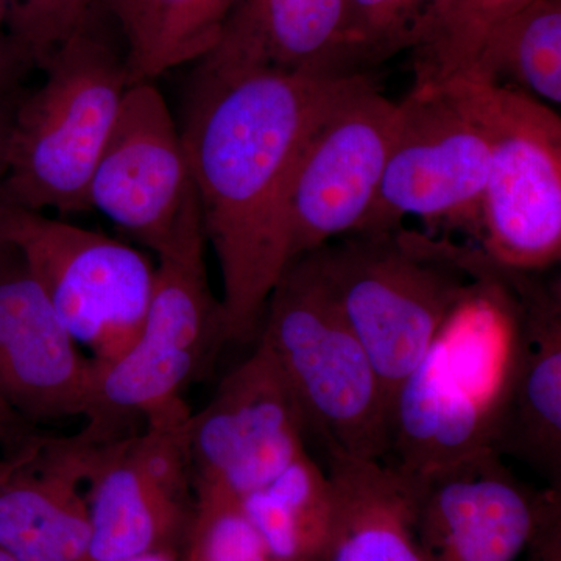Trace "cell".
Here are the masks:
<instances>
[{
    "mask_svg": "<svg viewBox=\"0 0 561 561\" xmlns=\"http://www.w3.org/2000/svg\"><path fill=\"white\" fill-rule=\"evenodd\" d=\"M368 77L195 68L180 131L206 243L219 262L228 342L256 341L268 295L289 264L287 184L302 144Z\"/></svg>",
    "mask_w": 561,
    "mask_h": 561,
    "instance_id": "obj_1",
    "label": "cell"
},
{
    "mask_svg": "<svg viewBox=\"0 0 561 561\" xmlns=\"http://www.w3.org/2000/svg\"><path fill=\"white\" fill-rule=\"evenodd\" d=\"M108 10L90 3L41 44L31 61L43 84L14 111L0 203L58 213L88 209V186L122 99L131 84L124 33Z\"/></svg>",
    "mask_w": 561,
    "mask_h": 561,
    "instance_id": "obj_2",
    "label": "cell"
},
{
    "mask_svg": "<svg viewBox=\"0 0 561 561\" xmlns=\"http://www.w3.org/2000/svg\"><path fill=\"white\" fill-rule=\"evenodd\" d=\"M312 254L367 351L391 411L401 383L476 290L459 245L400 227L343 236Z\"/></svg>",
    "mask_w": 561,
    "mask_h": 561,
    "instance_id": "obj_3",
    "label": "cell"
},
{
    "mask_svg": "<svg viewBox=\"0 0 561 561\" xmlns=\"http://www.w3.org/2000/svg\"><path fill=\"white\" fill-rule=\"evenodd\" d=\"M256 342L289 382L308 434L327 451L382 461L390 405L367 351L312 253L290 262L268 295Z\"/></svg>",
    "mask_w": 561,
    "mask_h": 561,
    "instance_id": "obj_4",
    "label": "cell"
},
{
    "mask_svg": "<svg viewBox=\"0 0 561 561\" xmlns=\"http://www.w3.org/2000/svg\"><path fill=\"white\" fill-rule=\"evenodd\" d=\"M201 208L157 256L153 291L138 337L95 368L87 426L91 437H119L150 413L183 401V391L228 343L224 305L206 264Z\"/></svg>",
    "mask_w": 561,
    "mask_h": 561,
    "instance_id": "obj_5",
    "label": "cell"
},
{
    "mask_svg": "<svg viewBox=\"0 0 561 561\" xmlns=\"http://www.w3.org/2000/svg\"><path fill=\"white\" fill-rule=\"evenodd\" d=\"M445 81L489 140L479 249L505 267L549 271L561 257L559 114L513 88L465 77Z\"/></svg>",
    "mask_w": 561,
    "mask_h": 561,
    "instance_id": "obj_6",
    "label": "cell"
},
{
    "mask_svg": "<svg viewBox=\"0 0 561 561\" xmlns=\"http://www.w3.org/2000/svg\"><path fill=\"white\" fill-rule=\"evenodd\" d=\"M0 241L20 254L51 309L95 368L138 337L157 262L102 232L0 203Z\"/></svg>",
    "mask_w": 561,
    "mask_h": 561,
    "instance_id": "obj_7",
    "label": "cell"
},
{
    "mask_svg": "<svg viewBox=\"0 0 561 561\" xmlns=\"http://www.w3.org/2000/svg\"><path fill=\"white\" fill-rule=\"evenodd\" d=\"M190 416L186 402L179 401L147 415L139 432L95 440L81 431L90 561L172 552L176 542L187 541L195 513Z\"/></svg>",
    "mask_w": 561,
    "mask_h": 561,
    "instance_id": "obj_8",
    "label": "cell"
},
{
    "mask_svg": "<svg viewBox=\"0 0 561 561\" xmlns=\"http://www.w3.org/2000/svg\"><path fill=\"white\" fill-rule=\"evenodd\" d=\"M505 348L478 324L451 320L401 383L382 463L404 478L491 449L505 379Z\"/></svg>",
    "mask_w": 561,
    "mask_h": 561,
    "instance_id": "obj_9",
    "label": "cell"
},
{
    "mask_svg": "<svg viewBox=\"0 0 561 561\" xmlns=\"http://www.w3.org/2000/svg\"><path fill=\"white\" fill-rule=\"evenodd\" d=\"M489 169V140L451 84H415L398 102L381 183L356 232L394 230L420 217L479 239Z\"/></svg>",
    "mask_w": 561,
    "mask_h": 561,
    "instance_id": "obj_10",
    "label": "cell"
},
{
    "mask_svg": "<svg viewBox=\"0 0 561 561\" xmlns=\"http://www.w3.org/2000/svg\"><path fill=\"white\" fill-rule=\"evenodd\" d=\"M397 124L398 102L386 98L371 76L317 122L287 184L289 264L359 230L381 183Z\"/></svg>",
    "mask_w": 561,
    "mask_h": 561,
    "instance_id": "obj_11",
    "label": "cell"
},
{
    "mask_svg": "<svg viewBox=\"0 0 561 561\" xmlns=\"http://www.w3.org/2000/svg\"><path fill=\"white\" fill-rule=\"evenodd\" d=\"M95 367L70 337L18 251L0 241V448L20 451L43 424L90 413Z\"/></svg>",
    "mask_w": 561,
    "mask_h": 561,
    "instance_id": "obj_12",
    "label": "cell"
},
{
    "mask_svg": "<svg viewBox=\"0 0 561 561\" xmlns=\"http://www.w3.org/2000/svg\"><path fill=\"white\" fill-rule=\"evenodd\" d=\"M305 415L271 351L256 348L228 373L186 424L195 490L242 500L306 453Z\"/></svg>",
    "mask_w": 561,
    "mask_h": 561,
    "instance_id": "obj_13",
    "label": "cell"
},
{
    "mask_svg": "<svg viewBox=\"0 0 561 561\" xmlns=\"http://www.w3.org/2000/svg\"><path fill=\"white\" fill-rule=\"evenodd\" d=\"M87 202L157 256L201 208L180 125L153 81L125 92Z\"/></svg>",
    "mask_w": 561,
    "mask_h": 561,
    "instance_id": "obj_14",
    "label": "cell"
},
{
    "mask_svg": "<svg viewBox=\"0 0 561 561\" xmlns=\"http://www.w3.org/2000/svg\"><path fill=\"white\" fill-rule=\"evenodd\" d=\"M405 479L427 561H516L537 530L548 496V489L519 481L493 449Z\"/></svg>",
    "mask_w": 561,
    "mask_h": 561,
    "instance_id": "obj_15",
    "label": "cell"
},
{
    "mask_svg": "<svg viewBox=\"0 0 561 561\" xmlns=\"http://www.w3.org/2000/svg\"><path fill=\"white\" fill-rule=\"evenodd\" d=\"M512 312V351L491 449L561 489V286L548 271L494 262Z\"/></svg>",
    "mask_w": 561,
    "mask_h": 561,
    "instance_id": "obj_16",
    "label": "cell"
},
{
    "mask_svg": "<svg viewBox=\"0 0 561 561\" xmlns=\"http://www.w3.org/2000/svg\"><path fill=\"white\" fill-rule=\"evenodd\" d=\"M83 435L0 457V549L14 561H90Z\"/></svg>",
    "mask_w": 561,
    "mask_h": 561,
    "instance_id": "obj_17",
    "label": "cell"
},
{
    "mask_svg": "<svg viewBox=\"0 0 561 561\" xmlns=\"http://www.w3.org/2000/svg\"><path fill=\"white\" fill-rule=\"evenodd\" d=\"M209 72L337 77L362 72L348 0H236L219 43L197 61Z\"/></svg>",
    "mask_w": 561,
    "mask_h": 561,
    "instance_id": "obj_18",
    "label": "cell"
},
{
    "mask_svg": "<svg viewBox=\"0 0 561 561\" xmlns=\"http://www.w3.org/2000/svg\"><path fill=\"white\" fill-rule=\"evenodd\" d=\"M327 453L335 504L321 561H427L411 482L381 461Z\"/></svg>",
    "mask_w": 561,
    "mask_h": 561,
    "instance_id": "obj_19",
    "label": "cell"
},
{
    "mask_svg": "<svg viewBox=\"0 0 561 561\" xmlns=\"http://www.w3.org/2000/svg\"><path fill=\"white\" fill-rule=\"evenodd\" d=\"M272 561H321L334 522V489L306 451L241 500Z\"/></svg>",
    "mask_w": 561,
    "mask_h": 561,
    "instance_id": "obj_20",
    "label": "cell"
},
{
    "mask_svg": "<svg viewBox=\"0 0 561 561\" xmlns=\"http://www.w3.org/2000/svg\"><path fill=\"white\" fill-rule=\"evenodd\" d=\"M465 79L561 103V0H531L483 39Z\"/></svg>",
    "mask_w": 561,
    "mask_h": 561,
    "instance_id": "obj_21",
    "label": "cell"
},
{
    "mask_svg": "<svg viewBox=\"0 0 561 561\" xmlns=\"http://www.w3.org/2000/svg\"><path fill=\"white\" fill-rule=\"evenodd\" d=\"M236 0H135L119 21L131 83L201 61L214 49Z\"/></svg>",
    "mask_w": 561,
    "mask_h": 561,
    "instance_id": "obj_22",
    "label": "cell"
},
{
    "mask_svg": "<svg viewBox=\"0 0 561 561\" xmlns=\"http://www.w3.org/2000/svg\"><path fill=\"white\" fill-rule=\"evenodd\" d=\"M459 0H348L351 43L362 72L435 38Z\"/></svg>",
    "mask_w": 561,
    "mask_h": 561,
    "instance_id": "obj_23",
    "label": "cell"
},
{
    "mask_svg": "<svg viewBox=\"0 0 561 561\" xmlns=\"http://www.w3.org/2000/svg\"><path fill=\"white\" fill-rule=\"evenodd\" d=\"M531 0H459L435 38L416 50L415 84L463 76L494 25Z\"/></svg>",
    "mask_w": 561,
    "mask_h": 561,
    "instance_id": "obj_24",
    "label": "cell"
},
{
    "mask_svg": "<svg viewBox=\"0 0 561 561\" xmlns=\"http://www.w3.org/2000/svg\"><path fill=\"white\" fill-rule=\"evenodd\" d=\"M190 561H272L241 500L219 490H195Z\"/></svg>",
    "mask_w": 561,
    "mask_h": 561,
    "instance_id": "obj_25",
    "label": "cell"
},
{
    "mask_svg": "<svg viewBox=\"0 0 561 561\" xmlns=\"http://www.w3.org/2000/svg\"><path fill=\"white\" fill-rule=\"evenodd\" d=\"M9 7V20L38 31H57L87 0H0Z\"/></svg>",
    "mask_w": 561,
    "mask_h": 561,
    "instance_id": "obj_26",
    "label": "cell"
},
{
    "mask_svg": "<svg viewBox=\"0 0 561 561\" xmlns=\"http://www.w3.org/2000/svg\"><path fill=\"white\" fill-rule=\"evenodd\" d=\"M27 65L31 60L21 44L10 33L0 32V90Z\"/></svg>",
    "mask_w": 561,
    "mask_h": 561,
    "instance_id": "obj_27",
    "label": "cell"
},
{
    "mask_svg": "<svg viewBox=\"0 0 561 561\" xmlns=\"http://www.w3.org/2000/svg\"><path fill=\"white\" fill-rule=\"evenodd\" d=\"M13 116L14 111L7 110V106L0 102V180H2L3 173H5Z\"/></svg>",
    "mask_w": 561,
    "mask_h": 561,
    "instance_id": "obj_28",
    "label": "cell"
},
{
    "mask_svg": "<svg viewBox=\"0 0 561 561\" xmlns=\"http://www.w3.org/2000/svg\"><path fill=\"white\" fill-rule=\"evenodd\" d=\"M91 3H98V5L103 7V9L108 10L114 18H116L117 22L125 16L128 9H130L131 3L135 0H90Z\"/></svg>",
    "mask_w": 561,
    "mask_h": 561,
    "instance_id": "obj_29",
    "label": "cell"
},
{
    "mask_svg": "<svg viewBox=\"0 0 561 561\" xmlns=\"http://www.w3.org/2000/svg\"><path fill=\"white\" fill-rule=\"evenodd\" d=\"M117 561H176L172 552H147L140 556L130 557V559Z\"/></svg>",
    "mask_w": 561,
    "mask_h": 561,
    "instance_id": "obj_30",
    "label": "cell"
},
{
    "mask_svg": "<svg viewBox=\"0 0 561 561\" xmlns=\"http://www.w3.org/2000/svg\"><path fill=\"white\" fill-rule=\"evenodd\" d=\"M7 16H9V7L0 2V32H2L3 27L7 25Z\"/></svg>",
    "mask_w": 561,
    "mask_h": 561,
    "instance_id": "obj_31",
    "label": "cell"
},
{
    "mask_svg": "<svg viewBox=\"0 0 561 561\" xmlns=\"http://www.w3.org/2000/svg\"><path fill=\"white\" fill-rule=\"evenodd\" d=\"M530 561H538V560H530Z\"/></svg>",
    "mask_w": 561,
    "mask_h": 561,
    "instance_id": "obj_32",
    "label": "cell"
}]
</instances>
